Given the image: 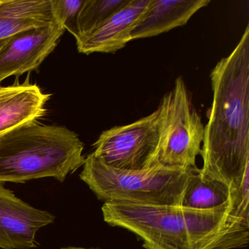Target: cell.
Segmentation results:
<instances>
[{"label":"cell","mask_w":249,"mask_h":249,"mask_svg":"<svg viewBox=\"0 0 249 249\" xmlns=\"http://www.w3.org/2000/svg\"><path fill=\"white\" fill-rule=\"evenodd\" d=\"M213 101L204 127L199 173L235 191L249 173V25L210 74Z\"/></svg>","instance_id":"obj_1"},{"label":"cell","mask_w":249,"mask_h":249,"mask_svg":"<svg viewBox=\"0 0 249 249\" xmlns=\"http://www.w3.org/2000/svg\"><path fill=\"white\" fill-rule=\"evenodd\" d=\"M102 212L107 224L134 233L145 249H215L230 230L249 231V210L232 207L231 199L209 210L107 202Z\"/></svg>","instance_id":"obj_2"},{"label":"cell","mask_w":249,"mask_h":249,"mask_svg":"<svg viewBox=\"0 0 249 249\" xmlns=\"http://www.w3.org/2000/svg\"><path fill=\"white\" fill-rule=\"evenodd\" d=\"M84 144L64 126L28 124L0 138V183L43 178L63 182L82 167Z\"/></svg>","instance_id":"obj_3"},{"label":"cell","mask_w":249,"mask_h":249,"mask_svg":"<svg viewBox=\"0 0 249 249\" xmlns=\"http://www.w3.org/2000/svg\"><path fill=\"white\" fill-rule=\"evenodd\" d=\"M195 168L160 163L147 170H122L107 165L91 153L86 157L80 178L105 202L178 206Z\"/></svg>","instance_id":"obj_4"},{"label":"cell","mask_w":249,"mask_h":249,"mask_svg":"<svg viewBox=\"0 0 249 249\" xmlns=\"http://www.w3.org/2000/svg\"><path fill=\"white\" fill-rule=\"evenodd\" d=\"M162 135V114L158 107L136 122L103 131L91 154L114 168L147 170L160 164Z\"/></svg>","instance_id":"obj_5"},{"label":"cell","mask_w":249,"mask_h":249,"mask_svg":"<svg viewBox=\"0 0 249 249\" xmlns=\"http://www.w3.org/2000/svg\"><path fill=\"white\" fill-rule=\"evenodd\" d=\"M163 118L160 161L168 167L195 168L200 155L204 126L195 110L182 77L161 99L159 106Z\"/></svg>","instance_id":"obj_6"},{"label":"cell","mask_w":249,"mask_h":249,"mask_svg":"<svg viewBox=\"0 0 249 249\" xmlns=\"http://www.w3.org/2000/svg\"><path fill=\"white\" fill-rule=\"evenodd\" d=\"M65 32L60 24L53 23L8 39L0 51V85L9 77L37 71L56 49Z\"/></svg>","instance_id":"obj_7"},{"label":"cell","mask_w":249,"mask_h":249,"mask_svg":"<svg viewBox=\"0 0 249 249\" xmlns=\"http://www.w3.org/2000/svg\"><path fill=\"white\" fill-rule=\"evenodd\" d=\"M4 184L0 183V249L37 248V231L52 224L54 215L21 200Z\"/></svg>","instance_id":"obj_8"},{"label":"cell","mask_w":249,"mask_h":249,"mask_svg":"<svg viewBox=\"0 0 249 249\" xmlns=\"http://www.w3.org/2000/svg\"><path fill=\"white\" fill-rule=\"evenodd\" d=\"M51 94H46L27 77L22 84L0 85V138L17 128L37 122L46 113Z\"/></svg>","instance_id":"obj_9"},{"label":"cell","mask_w":249,"mask_h":249,"mask_svg":"<svg viewBox=\"0 0 249 249\" xmlns=\"http://www.w3.org/2000/svg\"><path fill=\"white\" fill-rule=\"evenodd\" d=\"M151 0H129L97 30L85 37L77 39L78 52L115 53L132 41L131 34L149 5Z\"/></svg>","instance_id":"obj_10"},{"label":"cell","mask_w":249,"mask_h":249,"mask_svg":"<svg viewBox=\"0 0 249 249\" xmlns=\"http://www.w3.org/2000/svg\"><path fill=\"white\" fill-rule=\"evenodd\" d=\"M210 0H151L131 34L132 40L158 36L186 25Z\"/></svg>","instance_id":"obj_11"},{"label":"cell","mask_w":249,"mask_h":249,"mask_svg":"<svg viewBox=\"0 0 249 249\" xmlns=\"http://www.w3.org/2000/svg\"><path fill=\"white\" fill-rule=\"evenodd\" d=\"M53 23L52 0H0V41Z\"/></svg>","instance_id":"obj_12"},{"label":"cell","mask_w":249,"mask_h":249,"mask_svg":"<svg viewBox=\"0 0 249 249\" xmlns=\"http://www.w3.org/2000/svg\"><path fill=\"white\" fill-rule=\"evenodd\" d=\"M234 192L220 180L204 178L196 167L186 183L181 206L194 210L218 208L230 201Z\"/></svg>","instance_id":"obj_13"},{"label":"cell","mask_w":249,"mask_h":249,"mask_svg":"<svg viewBox=\"0 0 249 249\" xmlns=\"http://www.w3.org/2000/svg\"><path fill=\"white\" fill-rule=\"evenodd\" d=\"M129 0H84L77 19L75 40L97 30Z\"/></svg>","instance_id":"obj_14"},{"label":"cell","mask_w":249,"mask_h":249,"mask_svg":"<svg viewBox=\"0 0 249 249\" xmlns=\"http://www.w3.org/2000/svg\"><path fill=\"white\" fill-rule=\"evenodd\" d=\"M84 2V0H52L55 21L74 37L77 34L78 14Z\"/></svg>","instance_id":"obj_15"},{"label":"cell","mask_w":249,"mask_h":249,"mask_svg":"<svg viewBox=\"0 0 249 249\" xmlns=\"http://www.w3.org/2000/svg\"><path fill=\"white\" fill-rule=\"evenodd\" d=\"M61 249H85V248H80V247H68V248H62Z\"/></svg>","instance_id":"obj_16"},{"label":"cell","mask_w":249,"mask_h":249,"mask_svg":"<svg viewBox=\"0 0 249 249\" xmlns=\"http://www.w3.org/2000/svg\"><path fill=\"white\" fill-rule=\"evenodd\" d=\"M8 40H3V41H0V51L2 50V48L4 47Z\"/></svg>","instance_id":"obj_17"}]
</instances>
